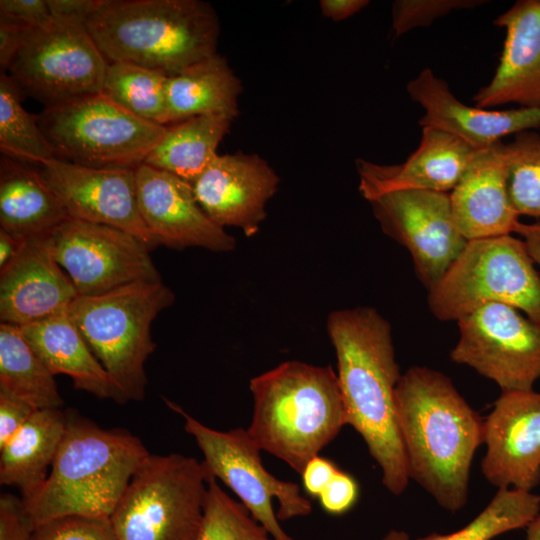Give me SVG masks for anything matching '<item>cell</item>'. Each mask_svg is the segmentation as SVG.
<instances>
[{"instance_id":"obj_18","label":"cell","mask_w":540,"mask_h":540,"mask_svg":"<svg viewBox=\"0 0 540 540\" xmlns=\"http://www.w3.org/2000/svg\"><path fill=\"white\" fill-rule=\"evenodd\" d=\"M279 182L266 160L237 152L218 155L191 185L211 220L223 228L238 227L250 237L266 218V204Z\"/></svg>"},{"instance_id":"obj_31","label":"cell","mask_w":540,"mask_h":540,"mask_svg":"<svg viewBox=\"0 0 540 540\" xmlns=\"http://www.w3.org/2000/svg\"><path fill=\"white\" fill-rule=\"evenodd\" d=\"M23 93L7 72H0V150L30 165L56 158L35 116L22 105Z\"/></svg>"},{"instance_id":"obj_35","label":"cell","mask_w":540,"mask_h":540,"mask_svg":"<svg viewBox=\"0 0 540 540\" xmlns=\"http://www.w3.org/2000/svg\"><path fill=\"white\" fill-rule=\"evenodd\" d=\"M485 0H396L392 4V31L395 38L419 27H428L436 19L454 10L470 9Z\"/></svg>"},{"instance_id":"obj_40","label":"cell","mask_w":540,"mask_h":540,"mask_svg":"<svg viewBox=\"0 0 540 540\" xmlns=\"http://www.w3.org/2000/svg\"><path fill=\"white\" fill-rule=\"evenodd\" d=\"M0 15L32 29L45 28L54 20L47 0H1Z\"/></svg>"},{"instance_id":"obj_34","label":"cell","mask_w":540,"mask_h":540,"mask_svg":"<svg viewBox=\"0 0 540 540\" xmlns=\"http://www.w3.org/2000/svg\"><path fill=\"white\" fill-rule=\"evenodd\" d=\"M196 540L274 539L240 501L228 495L216 479H210Z\"/></svg>"},{"instance_id":"obj_39","label":"cell","mask_w":540,"mask_h":540,"mask_svg":"<svg viewBox=\"0 0 540 540\" xmlns=\"http://www.w3.org/2000/svg\"><path fill=\"white\" fill-rule=\"evenodd\" d=\"M37 410L14 394L0 388V448Z\"/></svg>"},{"instance_id":"obj_26","label":"cell","mask_w":540,"mask_h":540,"mask_svg":"<svg viewBox=\"0 0 540 540\" xmlns=\"http://www.w3.org/2000/svg\"><path fill=\"white\" fill-rule=\"evenodd\" d=\"M66 412L37 410L0 448V483L18 488L25 502L42 489L62 442Z\"/></svg>"},{"instance_id":"obj_32","label":"cell","mask_w":540,"mask_h":540,"mask_svg":"<svg viewBox=\"0 0 540 540\" xmlns=\"http://www.w3.org/2000/svg\"><path fill=\"white\" fill-rule=\"evenodd\" d=\"M540 513V496L532 491L498 489L488 505L467 525L449 534H430L417 540H491L526 528Z\"/></svg>"},{"instance_id":"obj_9","label":"cell","mask_w":540,"mask_h":540,"mask_svg":"<svg viewBox=\"0 0 540 540\" xmlns=\"http://www.w3.org/2000/svg\"><path fill=\"white\" fill-rule=\"evenodd\" d=\"M36 119L57 159L93 168L136 169L167 128L133 115L102 93L46 107Z\"/></svg>"},{"instance_id":"obj_37","label":"cell","mask_w":540,"mask_h":540,"mask_svg":"<svg viewBox=\"0 0 540 540\" xmlns=\"http://www.w3.org/2000/svg\"><path fill=\"white\" fill-rule=\"evenodd\" d=\"M35 526L22 497L0 496V540H31Z\"/></svg>"},{"instance_id":"obj_27","label":"cell","mask_w":540,"mask_h":540,"mask_svg":"<svg viewBox=\"0 0 540 540\" xmlns=\"http://www.w3.org/2000/svg\"><path fill=\"white\" fill-rule=\"evenodd\" d=\"M240 79L218 53L171 75L166 87V126L200 115L239 114Z\"/></svg>"},{"instance_id":"obj_29","label":"cell","mask_w":540,"mask_h":540,"mask_svg":"<svg viewBox=\"0 0 540 540\" xmlns=\"http://www.w3.org/2000/svg\"><path fill=\"white\" fill-rule=\"evenodd\" d=\"M0 388L36 410L63 405L54 375L27 343L20 327L5 323L0 324Z\"/></svg>"},{"instance_id":"obj_7","label":"cell","mask_w":540,"mask_h":540,"mask_svg":"<svg viewBox=\"0 0 540 540\" xmlns=\"http://www.w3.org/2000/svg\"><path fill=\"white\" fill-rule=\"evenodd\" d=\"M427 300L441 321H458L483 305L501 303L540 323V273L521 238L474 239L428 291Z\"/></svg>"},{"instance_id":"obj_3","label":"cell","mask_w":540,"mask_h":540,"mask_svg":"<svg viewBox=\"0 0 540 540\" xmlns=\"http://www.w3.org/2000/svg\"><path fill=\"white\" fill-rule=\"evenodd\" d=\"M124 429H104L74 410L40 492L25 502L35 528L80 516L109 520L132 476L149 455Z\"/></svg>"},{"instance_id":"obj_6","label":"cell","mask_w":540,"mask_h":540,"mask_svg":"<svg viewBox=\"0 0 540 540\" xmlns=\"http://www.w3.org/2000/svg\"><path fill=\"white\" fill-rule=\"evenodd\" d=\"M174 300L162 280L136 282L100 295H79L67 309L126 402L145 396L144 366L156 348L151 324Z\"/></svg>"},{"instance_id":"obj_12","label":"cell","mask_w":540,"mask_h":540,"mask_svg":"<svg viewBox=\"0 0 540 540\" xmlns=\"http://www.w3.org/2000/svg\"><path fill=\"white\" fill-rule=\"evenodd\" d=\"M457 323L453 362L494 381L501 392L533 390L540 378V323L501 303L483 305Z\"/></svg>"},{"instance_id":"obj_42","label":"cell","mask_w":540,"mask_h":540,"mask_svg":"<svg viewBox=\"0 0 540 540\" xmlns=\"http://www.w3.org/2000/svg\"><path fill=\"white\" fill-rule=\"evenodd\" d=\"M337 470L335 464L327 458L319 455L312 458L300 474L305 492L311 497L318 498Z\"/></svg>"},{"instance_id":"obj_13","label":"cell","mask_w":540,"mask_h":540,"mask_svg":"<svg viewBox=\"0 0 540 540\" xmlns=\"http://www.w3.org/2000/svg\"><path fill=\"white\" fill-rule=\"evenodd\" d=\"M44 239L81 296L161 281L149 247L121 229L71 218Z\"/></svg>"},{"instance_id":"obj_24","label":"cell","mask_w":540,"mask_h":540,"mask_svg":"<svg viewBox=\"0 0 540 540\" xmlns=\"http://www.w3.org/2000/svg\"><path fill=\"white\" fill-rule=\"evenodd\" d=\"M20 330L54 376H69L75 389L86 391L99 399L126 402L67 311L22 326Z\"/></svg>"},{"instance_id":"obj_38","label":"cell","mask_w":540,"mask_h":540,"mask_svg":"<svg viewBox=\"0 0 540 540\" xmlns=\"http://www.w3.org/2000/svg\"><path fill=\"white\" fill-rule=\"evenodd\" d=\"M359 497V486L350 474L338 469L331 481L318 496L322 509L331 515L350 511Z\"/></svg>"},{"instance_id":"obj_15","label":"cell","mask_w":540,"mask_h":540,"mask_svg":"<svg viewBox=\"0 0 540 540\" xmlns=\"http://www.w3.org/2000/svg\"><path fill=\"white\" fill-rule=\"evenodd\" d=\"M36 167L71 218L126 231L150 250L158 246L140 214L135 169L93 168L57 158Z\"/></svg>"},{"instance_id":"obj_10","label":"cell","mask_w":540,"mask_h":540,"mask_svg":"<svg viewBox=\"0 0 540 540\" xmlns=\"http://www.w3.org/2000/svg\"><path fill=\"white\" fill-rule=\"evenodd\" d=\"M165 402L184 418L185 431L201 450V462L210 479L220 480L230 488L274 540H294L280 521L310 514L312 504L301 494L298 484L280 480L264 467L261 449L248 430H215L175 403L167 399Z\"/></svg>"},{"instance_id":"obj_44","label":"cell","mask_w":540,"mask_h":540,"mask_svg":"<svg viewBox=\"0 0 540 540\" xmlns=\"http://www.w3.org/2000/svg\"><path fill=\"white\" fill-rule=\"evenodd\" d=\"M323 15L338 22L358 13L369 4L368 0H321Z\"/></svg>"},{"instance_id":"obj_16","label":"cell","mask_w":540,"mask_h":540,"mask_svg":"<svg viewBox=\"0 0 540 540\" xmlns=\"http://www.w3.org/2000/svg\"><path fill=\"white\" fill-rule=\"evenodd\" d=\"M482 473L498 489L540 484V392H501L484 421Z\"/></svg>"},{"instance_id":"obj_30","label":"cell","mask_w":540,"mask_h":540,"mask_svg":"<svg viewBox=\"0 0 540 540\" xmlns=\"http://www.w3.org/2000/svg\"><path fill=\"white\" fill-rule=\"evenodd\" d=\"M163 71L128 62H108L102 94L133 115L166 126V87Z\"/></svg>"},{"instance_id":"obj_28","label":"cell","mask_w":540,"mask_h":540,"mask_svg":"<svg viewBox=\"0 0 540 540\" xmlns=\"http://www.w3.org/2000/svg\"><path fill=\"white\" fill-rule=\"evenodd\" d=\"M233 118L200 115L167 125L144 164L193 183L218 156L217 147Z\"/></svg>"},{"instance_id":"obj_2","label":"cell","mask_w":540,"mask_h":540,"mask_svg":"<svg viewBox=\"0 0 540 540\" xmlns=\"http://www.w3.org/2000/svg\"><path fill=\"white\" fill-rule=\"evenodd\" d=\"M395 402L409 478L442 508L458 512L467 502L474 454L484 442V420L449 377L426 366L401 375Z\"/></svg>"},{"instance_id":"obj_33","label":"cell","mask_w":540,"mask_h":540,"mask_svg":"<svg viewBox=\"0 0 540 540\" xmlns=\"http://www.w3.org/2000/svg\"><path fill=\"white\" fill-rule=\"evenodd\" d=\"M508 190L520 216L540 219V134L524 130L506 144Z\"/></svg>"},{"instance_id":"obj_14","label":"cell","mask_w":540,"mask_h":540,"mask_svg":"<svg viewBox=\"0 0 540 540\" xmlns=\"http://www.w3.org/2000/svg\"><path fill=\"white\" fill-rule=\"evenodd\" d=\"M369 203L382 231L409 251L417 277L432 289L468 242L455 223L450 194L406 189Z\"/></svg>"},{"instance_id":"obj_36","label":"cell","mask_w":540,"mask_h":540,"mask_svg":"<svg viewBox=\"0 0 540 540\" xmlns=\"http://www.w3.org/2000/svg\"><path fill=\"white\" fill-rule=\"evenodd\" d=\"M31 540H118L107 519L68 516L37 526Z\"/></svg>"},{"instance_id":"obj_4","label":"cell","mask_w":540,"mask_h":540,"mask_svg":"<svg viewBox=\"0 0 540 540\" xmlns=\"http://www.w3.org/2000/svg\"><path fill=\"white\" fill-rule=\"evenodd\" d=\"M252 420L247 428L261 450L301 474L333 441L347 413L331 366L285 361L250 381Z\"/></svg>"},{"instance_id":"obj_19","label":"cell","mask_w":540,"mask_h":540,"mask_svg":"<svg viewBox=\"0 0 540 540\" xmlns=\"http://www.w3.org/2000/svg\"><path fill=\"white\" fill-rule=\"evenodd\" d=\"M407 92L424 109L423 127L446 132L475 150L489 147L508 135L540 128V108L485 109L457 99L449 85L430 68L409 81Z\"/></svg>"},{"instance_id":"obj_5","label":"cell","mask_w":540,"mask_h":540,"mask_svg":"<svg viewBox=\"0 0 540 540\" xmlns=\"http://www.w3.org/2000/svg\"><path fill=\"white\" fill-rule=\"evenodd\" d=\"M108 62L169 76L217 54L220 22L200 0H101L85 22Z\"/></svg>"},{"instance_id":"obj_48","label":"cell","mask_w":540,"mask_h":540,"mask_svg":"<svg viewBox=\"0 0 540 540\" xmlns=\"http://www.w3.org/2000/svg\"><path fill=\"white\" fill-rule=\"evenodd\" d=\"M382 540H410L409 535L404 531L391 530Z\"/></svg>"},{"instance_id":"obj_46","label":"cell","mask_w":540,"mask_h":540,"mask_svg":"<svg viewBox=\"0 0 540 540\" xmlns=\"http://www.w3.org/2000/svg\"><path fill=\"white\" fill-rule=\"evenodd\" d=\"M27 241L0 229V269L4 268L19 255Z\"/></svg>"},{"instance_id":"obj_1","label":"cell","mask_w":540,"mask_h":540,"mask_svg":"<svg viewBox=\"0 0 540 540\" xmlns=\"http://www.w3.org/2000/svg\"><path fill=\"white\" fill-rule=\"evenodd\" d=\"M327 332L351 425L381 469L382 483L401 495L410 480L398 426L395 390L401 378L390 323L371 307L333 311Z\"/></svg>"},{"instance_id":"obj_25","label":"cell","mask_w":540,"mask_h":540,"mask_svg":"<svg viewBox=\"0 0 540 540\" xmlns=\"http://www.w3.org/2000/svg\"><path fill=\"white\" fill-rule=\"evenodd\" d=\"M71 219L36 168L2 155L0 229L25 240L43 239Z\"/></svg>"},{"instance_id":"obj_43","label":"cell","mask_w":540,"mask_h":540,"mask_svg":"<svg viewBox=\"0 0 540 540\" xmlns=\"http://www.w3.org/2000/svg\"><path fill=\"white\" fill-rule=\"evenodd\" d=\"M100 2L101 0H47L53 19L82 23L87 21Z\"/></svg>"},{"instance_id":"obj_47","label":"cell","mask_w":540,"mask_h":540,"mask_svg":"<svg viewBox=\"0 0 540 540\" xmlns=\"http://www.w3.org/2000/svg\"><path fill=\"white\" fill-rule=\"evenodd\" d=\"M526 540H540V513L526 527Z\"/></svg>"},{"instance_id":"obj_11","label":"cell","mask_w":540,"mask_h":540,"mask_svg":"<svg viewBox=\"0 0 540 540\" xmlns=\"http://www.w3.org/2000/svg\"><path fill=\"white\" fill-rule=\"evenodd\" d=\"M107 65L85 23L54 19L32 31L7 73L46 108L101 93Z\"/></svg>"},{"instance_id":"obj_8","label":"cell","mask_w":540,"mask_h":540,"mask_svg":"<svg viewBox=\"0 0 540 540\" xmlns=\"http://www.w3.org/2000/svg\"><path fill=\"white\" fill-rule=\"evenodd\" d=\"M210 477L180 453L149 454L109 521L118 540H196Z\"/></svg>"},{"instance_id":"obj_23","label":"cell","mask_w":540,"mask_h":540,"mask_svg":"<svg viewBox=\"0 0 540 540\" xmlns=\"http://www.w3.org/2000/svg\"><path fill=\"white\" fill-rule=\"evenodd\" d=\"M476 150L438 129L423 127L418 148L406 161L382 165L356 160L359 191L367 200L392 191L421 189L450 193Z\"/></svg>"},{"instance_id":"obj_20","label":"cell","mask_w":540,"mask_h":540,"mask_svg":"<svg viewBox=\"0 0 540 540\" xmlns=\"http://www.w3.org/2000/svg\"><path fill=\"white\" fill-rule=\"evenodd\" d=\"M494 24L505 29V41L492 79L473 97L476 106L540 108V0L515 2Z\"/></svg>"},{"instance_id":"obj_17","label":"cell","mask_w":540,"mask_h":540,"mask_svg":"<svg viewBox=\"0 0 540 540\" xmlns=\"http://www.w3.org/2000/svg\"><path fill=\"white\" fill-rule=\"evenodd\" d=\"M141 217L158 245L232 251L236 241L204 212L191 183L147 164L135 169Z\"/></svg>"},{"instance_id":"obj_21","label":"cell","mask_w":540,"mask_h":540,"mask_svg":"<svg viewBox=\"0 0 540 540\" xmlns=\"http://www.w3.org/2000/svg\"><path fill=\"white\" fill-rule=\"evenodd\" d=\"M79 296L45 239L28 240L0 269L1 323L22 327L67 311Z\"/></svg>"},{"instance_id":"obj_41","label":"cell","mask_w":540,"mask_h":540,"mask_svg":"<svg viewBox=\"0 0 540 540\" xmlns=\"http://www.w3.org/2000/svg\"><path fill=\"white\" fill-rule=\"evenodd\" d=\"M24 24L0 15V70L7 72L13 60L32 33Z\"/></svg>"},{"instance_id":"obj_22","label":"cell","mask_w":540,"mask_h":540,"mask_svg":"<svg viewBox=\"0 0 540 540\" xmlns=\"http://www.w3.org/2000/svg\"><path fill=\"white\" fill-rule=\"evenodd\" d=\"M449 194L455 223L468 241L514 233L519 215L509 196L506 144L476 150Z\"/></svg>"},{"instance_id":"obj_45","label":"cell","mask_w":540,"mask_h":540,"mask_svg":"<svg viewBox=\"0 0 540 540\" xmlns=\"http://www.w3.org/2000/svg\"><path fill=\"white\" fill-rule=\"evenodd\" d=\"M514 233L524 241L532 260L540 268V220L534 223L519 221Z\"/></svg>"}]
</instances>
